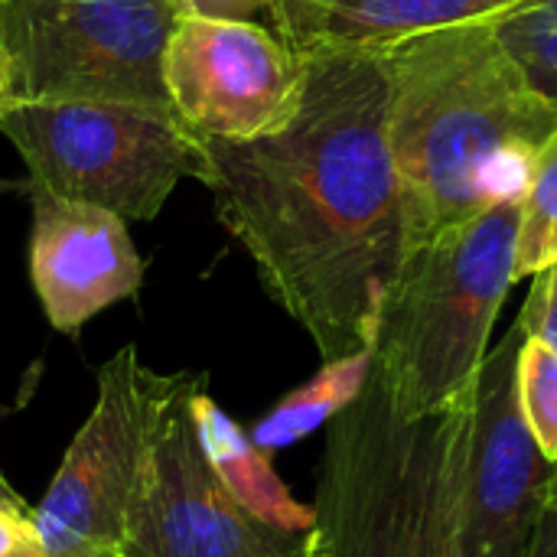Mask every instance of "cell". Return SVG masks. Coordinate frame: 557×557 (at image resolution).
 Instances as JSON below:
<instances>
[{"label": "cell", "instance_id": "cell-1", "mask_svg": "<svg viewBox=\"0 0 557 557\" xmlns=\"http://www.w3.org/2000/svg\"><path fill=\"white\" fill-rule=\"evenodd\" d=\"M307 62L294 121L245 144L202 140L199 183L271 300L330 362L369 349L408 238L382 55L317 52Z\"/></svg>", "mask_w": 557, "mask_h": 557}, {"label": "cell", "instance_id": "cell-10", "mask_svg": "<svg viewBox=\"0 0 557 557\" xmlns=\"http://www.w3.org/2000/svg\"><path fill=\"white\" fill-rule=\"evenodd\" d=\"M519 323L486 352L476 375L463 463V557H525L557 486V463L539 447L519 398Z\"/></svg>", "mask_w": 557, "mask_h": 557}, {"label": "cell", "instance_id": "cell-2", "mask_svg": "<svg viewBox=\"0 0 557 557\" xmlns=\"http://www.w3.org/2000/svg\"><path fill=\"white\" fill-rule=\"evenodd\" d=\"M379 55L408 251L525 196L535 157L557 134V98L496 20L431 29Z\"/></svg>", "mask_w": 557, "mask_h": 557}, {"label": "cell", "instance_id": "cell-21", "mask_svg": "<svg viewBox=\"0 0 557 557\" xmlns=\"http://www.w3.org/2000/svg\"><path fill=\"white\" fill-rule=\"evenodd\" d=\"M0 557H46V552H42V545H39V539H36V529H33L26 539H20L10 552H3Z\"/></svg>", "mask_w": 557, "mask_h": 557}, {"label": "cell", "instance_id": "cell-3", "mask_svg": "<svg viewBox=\"0 0 557 557\" xmlns=\"http://www.w3.org/2000/svg\"><path fill=\"white\" fill-rule=\"evenodd\" d=\"M473 388L428 414H405L372 372L326 424L310 557H463L460 499Z\"/></svg>", "mask_w": 557, "mask_h": 557}, {"label": "cell", "instance_id": "cell-17", "mask_svg": "<svg viewBox=\"0 0 557 557\" xmlns=\"http://www.w3.org/2000/svg\"><path fill=\"white\" fill-rule=\"evenodd\" d=\"M496 26L535 75L557 78V0H529L496 16Z\"/></svg>", "mask_w": 557, "mask_h": 557}, {"label": "cell", "instance_id": "cell-20", "mask_svg": "<svg viewBox=\"0 0 557 557\" xmlns=\"http://www.w3.org/2000/svg\"><path fill=\"white\" fill-rule=\"evenodd\" d=\"M29 532H33V512H20V509L0 503V555L10 552Z\"/></svg>", "mask_w": 557, "mask_h": 557}, {"label": "cell", "instance_id": "cell-16", "mask_svg": "<svg viewBox=\"0 0 557 557\" xmlns=\"http://www.w3.org/2000/svg\"><path fill=\"white\" fill-rule=\"evenodd\" d=\"M519 398L539 447L557 463V352L529 336L519 349Z\"/></svg>", "mask_w": 557, "mask_h": 557}, {"label": "cell", "instance_id": "cell-9", "mask_svg": "<svg viewBox=\"0 0 557 557\" xmlns=\"http://www.w3.org/2000/svg\"><path fill=\"white\" fill-rule=\"evenodd\" d=\"M307 55L255 20L180 13L163 55L176 117L199 140L245 144L284 131L307 91Z\"/></svg>", "mask_w": 557, "mask_h": 557}, {"label": "cell", "instance_id": "cell-18", "mask_svg": "<svg viewBox=\"0 0 557 557\" xmlns=\"http://www.w3.org/2000/svg\"><path fill=\"white\" fill-rule=\"evenodd\" d=\"M519 330L557 352V261L532 274V294L522 307Z\"/></svg>", "mask_w": 557, "mask_h": 557}, {"label": "cell", "instance_id": "cell-24", "mask_svg": "<svg viewBox=\"0 0 557 557\" xmlns=\"http://www.w3.org/2000/svg\"><path fill=\"white\" fill-rule=\"evenodd\" d=\"M0 104H3V101H0Z\"/></svg>", "mask_w": 557, "mask_h": 557}, {"label": "cell", "instance_id": "cell-19", "mask_svg": "<svg viewBox=\"0 0 557 557\" xmlns=\"http://www.w3.org/2000/svg\"><path fill=\"white\" fill-rule=\"evenodd\" d=\"M525 557H557V486L552 493V503L545 506V516L529 542Z\"/></svg>", "mask_w": 557, "mask_h": 557}, {"label": "cell", "instance_id": "cell-14", "mask_svg": "<svg viewBox=\"0 0 557 557\" xmlns=\"http://www.w3.org/2000/svg\"><path fill=\"white\" fill-rule=\"evenodd\" d=\"M369 366H372V349L323 362V369L307 385L284 395L251 428V441L264 454H274V450H284V447L310 437L317 428H326L346 405H352L359 398V392L369 379Z\"/></svg>", "mask_w": 557, "mask_h": 557}, {"label": "cell", "instance_id": "cell-8", "mask_svg": "<svg viewBox=\"0 0 557 557\" xmlns=\"http://www.w3.org/2000/svg\"><path fill=\"white\" fill-rule=\"evenodd\" d=\"M202 385L206 379L193 372L166 379L121 555L310 557V532L255 519L215 476L193 418V395Z\"/></svg>", "mask_w": 557, "mask_h": 557}, {"label": "cell", "instance_id": "cell-11", "mask_svg": "<svg viewBox=\"0 0 557 557\" xmlns=\"http://www.w3.org/2000/svg\"><path fill=\"white\" fill-rule=\"evenodd\" d=\"M29 274L46 320L75 336L91 317L137 294L144 261L127 235V219L33 189Z\"/></svg>", "mask_w": 557, "mask_h": 557}, {"label": "cell", "instance_id": "cell-6", "mask_svg": "<svg viewBox=\"0 0 557 557\" xmlns=\"http://www.w3.org/2000/svg\"><path fill=\"white\" fill-rule=\"evenodd\" d=\"M0 134L29 170V186L150 222L180 180H202V140L173 114L137 104H0Z\"/></svg>", "mask_w": 557, "mask_h": 557}, {"label": "cell", "instance_id": "cell-12", "mask_svg": "<svg viewBox=\"0 0 557 557\" xmlns=\"http://www.w3.org/2000/svg\"><path fill=\"white\" fill-rule=\"evenodd\" d=\"M529 0H277L274 33L297 52H382L411 36L496 20Z\"/></svg>", "mask_w": 557, "mask_h": 557}, {"label": "cell", "instance_id": "cell-4", "mask_svg": "<svg viewBox=\"0 0 557 557\" xmlns=\"http://www.w3.org/2000/svg\"><path fill=\"white\" fill-rule=\"evenodd\" d=\"M522 199L414 245L375 313L372 372L405 414H428L473 388L499 310L516 284Z\"/></svg>", "mask_w": 557, "mask_h": 557}, {"label": "cell", "instance_id": "cell-22", "mask_svg": "<svg viewBox=\"0 0 557 557\" xmlns=\"http://www.w3.org/2000/svg\"><path fill=\"white\" fill-rule=\"evenodd\" d=\"M0 503L13 506V509H20V512H33V509H29V503H26V499H23V496L7 483V476H3V473H0Z\"/></svg>", "mask_w": 557, "mask_h": 557}, {"label": "cell", "instance_id": "cell-23", "mask_svg": "<svg viewBox=\"0 0 557 557\" xmlns=\"http://www.w3.org/2000/svg\"><path fill=\"white\" fill-rule=\"evenodd\" d=\"M111 557H124V555H111Z\"/></svg>", "mask_w": 557, "mask_h": 557}, {"label": "cell", "instance_id": "cell-7", "mask_svg": "<svg viewBox=\"0 0 557 557\" xmlns=\"http://www.w3.org/2000/svg\"><path fill=\"white\" fill-rule=\"evenodd\" d=\"M166 379L144 369L134 346L101 366L95 408L33 509L46 557L121 555Z\"/></svg>", "mask_w": 557, "mask_h": 557}, {"label": "cell", "instance_id": "cell-15", "mask_svg": "<svg viewBox=\"0 0 557 557\" xmlns=\"http://www.w3.org/2000/svg\"><path fill=\"white\" fill-rule=\"evenodd\" d=\"M557 261V134L535 157L516 245V281H525Z\"/></svg>", "mask_w": 557, "mask_h": 557}, {"label": "cell", "instance_id": "cell-5", "mask_svg": "<svg viewBox=\"0 0 557 557\" xmlns=\"http://www.w3.org/2000/svg\"><path fill=\"white\" fill-rule=\"evenodd\" d=\"M176 20L173 0H0V101L173 111L163 55Z\"/></svg>", "mask_w": 557, "mask_h": 557}, {"label": "cell", "instance_id": "cell-13", "mask_svg": "<svg viewBox=\"0 0 557 557\" xmlns=\"http://www.w3.org/2000/svg\"><path fill=\"white\" fill-rule=\"evenodd\" d=\"M193 418L215 476L255 519L284 532L313 529V506H300L287 493L268 454L209 398L206 385L193 395Z\"/></svg>", "mask_w": 557, "mask_h": 557}]
</instances>
